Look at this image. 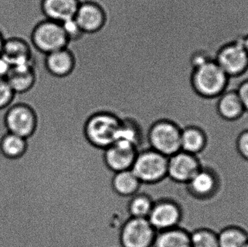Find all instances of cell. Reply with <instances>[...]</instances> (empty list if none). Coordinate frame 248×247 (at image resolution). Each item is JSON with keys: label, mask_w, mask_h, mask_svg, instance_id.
Here are the masks:
<instances>
[{"label": "cell", "mask_w": 248, "mask_h": 247, "mask_svg": "<svg viewBox=\"0 0 248 247\" xmlns=\"http://www.w3.org/2000/svg\"><path fill=\"white\" fill-rule=\"evenodd\" d=\"M30 43L34 50L46 55L66 48L69 41L61 23L42 19L32 28Z\"/></svg>", "instance_id": "cell-1"}, {"label": "cell", "mask_w": 248, "mask_h": 247, "mask_svg": "<svg viewBox=\"0 0 248 247\" xmlns=\"http://www.w3.org/2000/svg\"><path fill=\"white\" fill-rule=\"evenodd\" d=\"M229 76L217 62H205L194 71L192 82L195 91L206 97H219L225 91Z\"/></svg>", "instance_id": "cell-2"}, {"label": "cell", "mask_w": 248, "mask_h": 247, "mask_svg": "<svg viewBox=\"0 0 248 247\" xmlns=\"http://www.w3.org/2000/svg\"><path fill=\"white\" fill-rule=\"evenodd\" d=\"M121 120L109 113H97L92 116L86 125V135L90 143L106 149L116 142Z\"/></svg>", "instance_id": "cell-3"}, {"label": "cell", "mask_w": 248, "mask_h": 247, "mask_svg": "<svg viewBox=\"0 0 248 247\" xmlns=\"http://www.w3.org/2000/svg\"><path fill=\"white\" fill-rule=\"evenodd\" d=\"M169 158L150 149L138 152L131 167L141 183L157 182L167 176Z\"/></svg>", "instance_id": "cell-4"}, {"label": "cell", "mask_w": 248, "mask_h": 247, "mask_svg": "<svg viewBox=\"0 0 248 247\" xmlns=\"http://www.w3.org/2000/svg\"><path fill=\"white\" fill-rule=\"evenodd\" d=\"M181 129L174 123L161 120L153 125L148 136L150 149L169 157L181 151Z\"/></svg>", "instance_id": "cell-5"}, {"label": "cell", "mask_w": 248, "mask_h": 247, "mask_svg": "<svg viewBox=\"0 0 248 247\" xmlns=\"http://www.w3.org/2000/svg\"><path fill=\"white\" fill-rule=\"evenodd\" d=\"M4 122L9 133L26 139L31 135L36 126L34 112L29 104L15 98L6 112Z\"/></svg>", "instance_id": "cell-6"}, {"label": "cell", "mask_w": 248, "mask_h": 247, "mask_svg": "<svg viewBox=\"0 0 248 247\" xmlns=\"http://www.w3.org/2000/svg\"><path fill=\"white\" fill-rule=\"evenodd\" d=\"M157 231L147 218H131L122 228V247H153Z\"/></svg>", "instance_id": "cell-7"}, {"label": "cell", "mask_w": 248, "mask_h": 247, "mask_svg": "<svg viewBox=\"0 0 248 247\" xmlns=\"http://www.w3.org/2000/svg\"><path fill=\"white\" fill-rule=\"evenodd\" d=\"M217 62L229 77L243 73L248 66V55L243 42L230 44L218 52Z\"/></svg>", "instance_id": "cell-8"}, {"label": "cell", "mask_w": 248, "mask_h": 247, "mask_svg": "<svg viewBox=\"0 0 248 247\" xmlns=\"http://www.w3.org/2000/svg\"><path fill=\"white\" fill-rule=\"evenodd\" d=\"M33 50L29 41L20 36H12L4 39L1 56L12 67L31 65L36 63Z\"/></svg>", "instance_id": "cell-9"}, {"label": "cell", "mask_w": 248, "mask_h": 247, "mask_svg": "<svg viewBox=\"0 0 248 247\" xmlns=\"http://www.w3.org/2000/svg\"><path fill=\"white\" fill-rule=\"evenodd\" d=\"M200 170L195 155L179 151L169 157L167 176L176 182H189Z\"/></svg>", "instance_id": "cell-10"}, {"label": "cell", "mask_w": 248, "mask_h": 247, "mask_svg": "<svg viewBox=\"0 0 248 247\" xmlns=\"http://www.w3.org/2000/svg\"><path fill=\"white\" fill-rule=\"evenodd\" d=\"M147 219L157 232L174 229L180 222V210L172 202L157 201L153 204Z\"/></svg>", "instance_id": "cell-11"}, {"label": "cell", "mask_w": 248, "mask_h": 247, "mask_svg": "<svg viewBox=\"0 0 248 247\" xmlns=\"http://www.w3.org/2000/svg\"><path fill=\"white\" fill-rule=\"evenodd\" d=\"M74 19L84 33H94L101 30L105 26L106 15L97 3L80 1Z\"/></svg>", "instance_id": "cell-12"}, {"label": "cell", "mask_w": 248, "mask_h": 247, "mask_svg": "<svg viewBox=\"0 0 248 247\" xmlns=\"http://www.w3.org/2000/svg\"><path fill=\"white\" fill-rule=\"evenodd\" d=\"M138 154L137 147L130 144L115 142L105 149V160L114 173L131 169Z\"/></svg>", "instance_id": "cell-13"}, {"label": "cell", "mask_w": 248, "mask_h": 247, "mask_svg": "<svg viewBox=\"0 0 248 247\" xmlns=\"http://www.w3.org/2000/svg\"><path fill=\"white\" fill-rule=\"evenodd\" d=\"M6 79L16 95L28 94L39 81L36 63L12 67Z\"/></svg>", "instance_id": "cell-14"}, {"label": "cell", "mask_w": 248, "mask_h": 247, "mask_svg": "<svg viewBox=\"0 0 248 247\" xmlns=\"http://www.w3.org/2000/svg\"><path fill=\"white\" fill-rule=\"evenodd\" d=\"M80 0H40L39 10L45 19L62 23L74 18Z\"/></svg>", "instance_id": "cell-15"}, {"label": "cell", "mask_w": 248, "mask_h": 247, "mask_svg": "<svg viewBox=\"0 0 248 247\" xmlns=\"http://www.w3.org/2000/svg\"><path fill=\"white\" fill-rule=\"evenodd\" d=\"M44 71L55 78L68 76L75 68V58L68 47L44 55Z\"/></svg>", "instance_id": "cell-16"}, {"label": "cell", "mask_w": 248, "mask_h": 247, "mask_svg": "<svg viewBox=\"0 0 248 247\" xmlns=\"http://www.w3.org/2000/svg\"><path fill=\"white\" fill-rule=\"evenodd\" d=\"M192 194L200 197H210L217 190V182L214 175L209 171L200 170L187 183Z\"/></svg>", "instance_id": "cell-17"}, {"label": "cell", "mask_w": 248, "mask_h": 247, "mask_svg": "<svg viewBox=\"0 0 248 247\" xmlns=\"http://www.w3.org/2000/svg\"><path fill=\"white\" fill-rule=\"evenodd\" d=\"M153 247H192L190 236L179 228L157 232Z\"/></svg>", "instance_id": "cell-18"}, {"label": "cell", "mask_w": 248, "mask_h": 247, "mask_svg": "<svg viewBox=\"0 0 248 247\" xmlns=\"http://www.w3.org/2000/svg\"><path fill=\"white\" fill-rule=\"evenodd\" d=\"M141 182L130 170L116 173L113 177V187L115 191L122 197L135 195L140 189Z\"/></svg>", "instance_id": "cell-19"}, {"label": "cell", "mask_w": 248, "mask_h": 247, "mask_svg": "<svg viewBox=\"0 0 248 247\" xmlns=\"http://www.w3.org/2000/svg\"><path fill=\"white\" fill-rule=\"evenodd\" d=\"M218 110L221 116L227 120L238 118L245 111L237 91L223 93L218 100Z\"/></svg>", "instance_id": "cell-20"}, {"label": "cell", "mask_w": 248, "mask_h": 247, "mask_svg": "<svg viewBox=\"0 0 248 247\" xmlns=\"http://www.w3.org/2000/svg\"><path fill=\"white\" fill-rule=\"evenodd\" d=\"M205 144V136L199 129L189 127L182 130L181 151L195 155L203 149Z\"/></svg>", "instance_id": "cell-21"}, {"label": "cell", "mask_w": 248, "mask_h": 247, "mask_svg": "<svg viewBox=\"0 0 248 247\" xmlns=\"http://www.w3.org/2000/svg\"><path fill=\"white\" fill-rule=\"evenodd\" d=\"M26 147V139L14 133H7L0 142V149L5 156L16 158L21 156Z\"/></svg>", "instance_id": "cell-22"}, {"label": "cell", "mask_w": 248, "mask_h": 247, "mask_svg": "<svg viewBox=\"0 0 248 247\" xmlns=\"http://www.w3.org/2000/svg\"><path fill=\"white\" fill-rule=\"evenodd\" d=\"M154 203L151 199L141 193L132 196L128 203V212L131 218H147L153 209Z\"/></svg>", "instance_id": "cell-23"}, {"label": "cell", "mask_w": 248, "mask_h": 247, "mask_svg": "<svg viewBox=\"0 0 248 247\" xmlns=\"http://www.w3.org/2000/svg\"><path fill=\"white\" fill-rule=\"evenodd\" d=\"M219 247H245L248 242L247 235L237 228L224 229L218 234Z\"/></svg>", "instance_id": "cell-24"}, {"label": "cell", "mask_w": 248, "mask_h": 247, "mask_svg": "<svg viewBox=\"0 0 248 247\" xmlns=\"http://www.w3.org/2000/svg\"><path fill=\"white\" fill-rule=\"evenodd\" d=\"M192 247H219L218 235L206 229L196 231L189 234Z\"/></svg>", "instance_id": "cell-25"}, {"label": "cell", "mask_w": 248, "mask_h": 247, "mask_svg": "<svg viewBox=\"0 0 248 247\" xmlns=\"http://www.w3.org/2000/svg\"><path fill=\"white\" fill-rule=\"evenodd\" d=\"M16 93L6 78H0V110L9 107L14 102Z\"/></svg>", "instance_id": "cell-26"}, {"label": "cell", "mask_w": 248, "mask_h": 247, "mask_svg": "<svg viewBox=\"0 0 248 247\" xmlns=\"http://www.w3.org/2000/svg\"><path fill=\"white\" fill-rule=\"evenodd\" d=\"M61 24H62L68 41H69V43L79 40L84 35V32L74 18L67 20Z\"/></svg>", "instance_id": "cell-27"}, {"label": "cell", "mask_w": 248, "mask_h": 247, "mask_svg": "<svg viewBox=\"0 0 248 247\" xmlns=\"http://www.w3.org/2000/svg\"><path fill=\"white\" fill-rule=\"evenodd\" d=\"M237 93L244 110L248 112V81H245L239 87Z\"/></svg>", "instance_id": "cell-28"}, {"label": "cell", "mask_w": 248, "mask_h": 247, "mask_svg": "<svg viewBox=\"0 0 248 247\" xmlns=\"http://www.w3.org/2000/svg\"><path fill=\"white\" fill-rule=\"evenodd\" d=\"M238 149L242 156L248 160V131L240 135L238 140Z\"/></svg>", "instance_id": "cell-29"}, {"label": "cell", "mask_w": 248, "mask_h": 247, "mask_svg": "<svg viewBox=\"0 0 248 247\" xmlns=\"http://www.w3.org/2000/svg\"><path fill=\"white\" fill-rule=\"evenodd\" d=\"M10 64L2 57L0 56V78H6L11 70Z\"/></svg>", "instance_id": "cell-30"}, {"label": "cell", "mask_w": 248, "mask_h": 247, "mask_svg": "<svg viewBox=\"0 0 248 247\" xmlns=\"http://www.w3.org/2000/svg\"><path fill=\"white\" fill-rule=\"evenodd\" d=\"M4 39H5V38L4 37V35H3V33H1V30H0V56H1V51H2Z\"/></svg>", "instance_id": "cell-31"}, {"label": "cell", "mask_w": 248, "mask_h": 247, "mask_svg": "<svg viewBox=\"0 0 248 247\" xmlns=\"http://www.w3.org/2000/svg\"><path fill=\"white\" fill-rule=\"evenodd\" d=\"M233 78H234V77H230V78H229V81H229V84H230V87H231L232 88H233V89L237 90V88H239V87H240V86H239V87H237V85H235V84H234V83L233 82Z\"/></svg>", "instance_id": "cell-32"}, {"label": "cell", "mask_w": 248, "mask_h": 247, "mask_svg": "<svg viewBox=\"0 0 248 247\" xmlns=\"http://www.w3.org/2000/svg\"><path fill=\"white\" fill-rule=\"evenodd\" d=\"M243 46H244L248 55V36H246V39L243 41Z\"/></svg>", "instance_id": "cell-33"}, {"label": "cell", "mask_w": 248, "mask_h": 247, "mask_svg": "<svg viewBox=\"0 0 248 247\" xmlns=\"http://www.w3.org/2000/svg\"><path fill=\"white\" fill-rule=\"evenodd\" d=\"M235 81H236V82H237V84H240H240H243V83L240 82V81H239V79H238V75H237V77H236V78H235Z\"/></svg>", "instance_id": "cell-34"}, {"label": "cell", "mask_w": 248, "mask_h": 247, "mask_svg": "<svg viewBox=\"0 0 248 247\" xmlns=\"http://www.w3.org/2000/svg\"><path fill=\"white\" fill-rule=\"evenodd\" d=\"M235 77H234V78H233V82L234 83V84H235V85H237V87H239V86L241 85V84H240V85H238V84H237V83L235 82V81H234V78H235Z\"/></svg>", "instance_id": "cell-35"}, {"label": "cell", "mask_w": 248, "mask_h": 247, "mask_svg": "<svg viewBox=\"0 0 248 247\" xmlns=\"http://www.w3.org/2000/svg\"><path fill=\"white\" fill-rule=\"evenodd\" d=\"M245 247H248V242L247 245H246V246H245Z\"/></svg>", "instance_id": "cell-36"}, {"label": "cell", "mask_w": 248, "mask_h": 247, "mask_svg": "<svg viewBox=\"0 0 248 247\" xmlns=\"http://www.w3.org/2000/svg\"><path fill=\"white\" fill-rule=\"evenodd\" d=\"M236 77H237V76H236ZM236 77H235V78H236ZM234 81H235V78H234ZM235 82H236V81H235ZM236 83H237V82H236ZM238 85H240V84H238Z\"/></svg>", "instance_id": "cell-37"}]
</instances>
